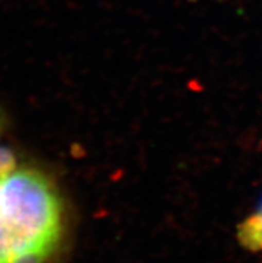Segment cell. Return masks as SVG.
<instances>
[{
  "label": "cell",
  "instance_id": "obj_1",
  "mask_svg": "<svg viewBox=\"0 0 262 263\" xmlns=\"http://www.w3.org/2000/svg\"><path fill=\"white\" fill-rule=\"evenodd\" d=\"M55 187L40 171L0 174V263H47L62 237Z\"/></svg>",
  "mask_w": 262,
  "mask_h": 263
},
{
  "label": "cell",
  "instance_id": "obj_2",
  "mask_svg": "<svg viewBox=\"0 0 262 263\" xmlns=\"http://www.w3.org/2000/svg\"><path fill=\"white\" fill-rule=\"evenodd\" d=\"M237 238L246 250L262 251V199L257 210L238 226Z\"/></svg>",
  "mask_w": 262,
  "mask_h": 263
},
{
  "label": "cell",
  "instance_id": "obj_3",
  "mask_svg": "<svg viewBox=\"0 0 262 263\" xmlns=\"http://www.w3.org/2000/svg\"><path fill=\"white\" fill-rule=\"evenodd\" d=\"M15 168V157L10 150L0 147V174L8 173Z\"/></svg>",
  "mask_w": 262,
  "mask_h": 263
},
{
  "label": "cell",
  "instance_id": "obj_4",
  "mask_svg": "<svg viewBox=\"0 0 262 263\" xmlns=\"http://www.w3.org/2000/svg\"><path fill=\"white\" fill-rule=\"evenodd\" d=\"M2 128H3V115H2V111H0V133H2Z\"/></svg>",
  "mask_w": 262,
  "mask_h": 263
}]
</instances>
